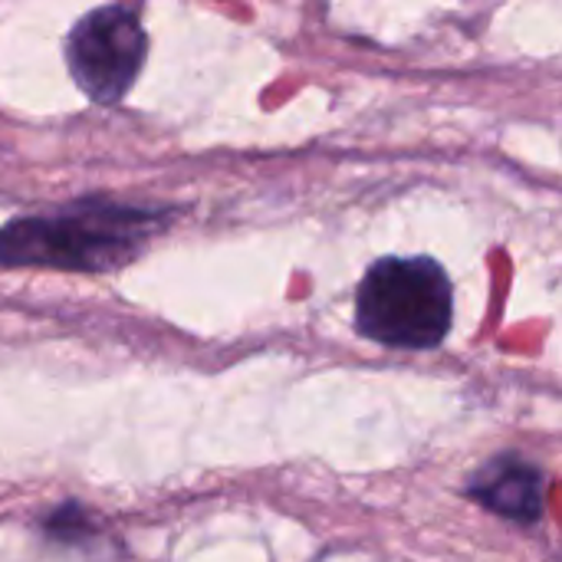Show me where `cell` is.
<instances>
[{"mask_svg": "<svg viewBox=\"0 0 562 562\" xmlns=\"http://www.w3.org/2000/svg\"><path fill=\"white\" fill-rule=\"evenodd\" d=\"M168 217L115 201H82L53 217H16L0 227V267L105 273L132 263Z\"/></svg>", "mask_w": 562, "mask_h": 562, "instance_id": "6da1fadb", "label": "cell"}, {"mask_svg": "<svg viewBox=\"0 0 562 562\" xmlns=\"http://www.w3.org/2000/svg\"><path fill=\"white\" fill-rule=\"evenodd\" d=\"M451 319V277L431 257H382L356 293V329L385 349H435Z\"/></svg>", "mask_w": 562, "mask_h": 562, "instance_id": "7a4b0ae2", "label": "cell"}, {"mask_svg": "<svg viewBox=\"0 0 562 562\" xmlns=\"http://www.w3.org/2000/svg\"><path fill=\"white\" fill-rule=\"evenodd\" d=\"M148 36L132 7H99L76 20L66 36V66L76 86L99 105L119 102L145 66Z\"/></svg>", "mask_w": 562, "mask_h": 562, "instance_id": "3957f363", "label": "cell"}, {"mask_svg": "<svg viewBox=\"0 0 562 562\" xmlns=\"http://www.w3.org/2000/svg\"><path fill=\"white\" fill-rule=\"evenodd\" d=\"M468 494L491 514L533 527L547 510V477L537 464L517 454H497L468 481Z\"/></svg>", "mask_w": 562, "mask_h": 562, "instance_id": "277c9868", "label": "cell"}, {"mask_svg": "<svg viewBox=\"0 0 562 562\" xmlns=\"http://www.w3.org/2000/svg\"><path fill=\"white\" fill-rule=\"evenodd\" d=\"M46 533L53 540H59V543H76V540H89L95 533V527H92L89 514L79 504H63L46 520Z\"/></svg>", "mask_w": 562, "mask_h": 562, "instance_id": "5b68a950", "label": "cell"}]
</instances>
